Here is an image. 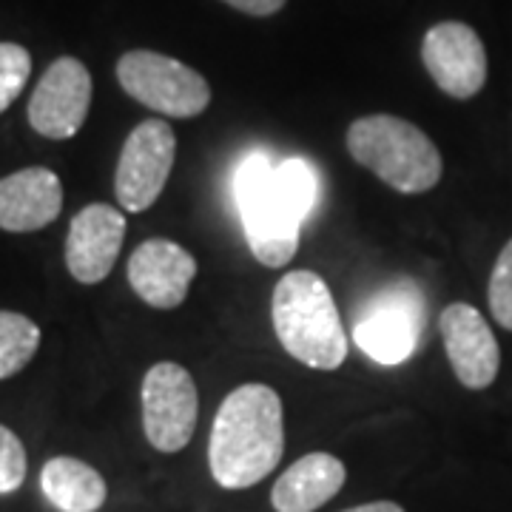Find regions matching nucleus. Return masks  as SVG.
<instances>
[{
  "instance_id": "nucleus-23",
  "label": "nucleus",
  "mask_w": 512,
  "mask_h": 512,
  "mask_svg": "<svg viewBox=\"0 0 512 512\" xmlns=\"http://www.w3.org/2000/svg\"><path fill=\"white\" fill-rule=\"evenodd\" d=\"M342 512H404V507H399L396 501H370V504H359Z\"/></svg>"
},
{
  "instance_id": "nucleus-16",
  "label": "nucleus",
  "mask_w": 512,
  "mask_h": 512,
  "mask_svg": "<svg viewBox=\"0 0 512 512\" xmlns=\"http://www.w3.org/2000/svg\"><path fill=\"white\" fill-rule=\"evenodd\" d=\"M40 490L60 512H97L109 487L92 464L72 456H55L43 464Z\"/></svg>"
},
{
  "instance_id": "nucleus-10",
  "label": "nucleus",
  "mask_w": 512,
  "mask_h": 512,
  "mask_svg": "<svg viewBox=\"0 0 512 512\" xmlns=\"http://www.w3.org/2000/svg\"><path fill=\"white\" fill-rule=\"evenodd\" d=\"M424 69L441 92L470 100L487 83V52L473 26L444 20L436 23L421 43Z\"/></svg>"
},
{
  "instance_id": "nucleus-9",
  "label": "nucleus",
  "mask_w": 512,
  "mask_h": 512,
  "mask_svg": "<svg viewBox=\"0 0 512 512\" xmlns=\"http://www.w3.org/2000/svg\"><path fill=\"white\" fill-rule=\"evenodd\" d=\"M92 106V74L77 57H57L29 100V123L49 140L74 137Z\"/></svg>"
},
{
  "instance_id": "nucleus-18",
  "label": "nucleus",
  "mask_w": 512,
  "mask_h": 512,
  "mask_svg": "<svg viewBox=\"0 0 512 512\" xmlns=\"http://www.w3.org/2000/svg\"><path fill=\"white\" fill-rule=\"evenodd\" d=\"M274 188L276 197L282 205L291 211L299 222L313 211L316 205V194H319V183H316V171L305 160H285L274 168Z\"/></svg>"
},
{
  "instance_id": "nucleus-20",
  "label": "nucleus",
  "mask_w": 512,
  "mask_h": 512,
  "mask_svg": "<svg viewBox=\"0 0 512 512\" xmlns=\"http://www.w3.org/2000/svg\"><path fill=\"white\" fill-rule=\"evenodd\" d=\"M490 311L501 328L512 330V239L501 248L490 276Z\"/></svg>"
},
{
  "instance_id": "nucleus-19",
  "label": "nucleus",
  "mask_w": 512,
  "mask_h": 512,
  "mask_svg": "<svg viewBox=\"0 0 512 512\" xmlns=\"http://www.w3.org/2000/svg\"><path fill=\"white\" fill-rule=\"evenodd\" d=\"M32 74V57L18 43H0V114L23 92Z\"/></svg>"
},
{
  "instance_id": "nucleus-2",
  "label": "nucleus",
  "mask_w": 512,
  "mask_h": 512,
  "mask_svg": "<svg viewBox=\"0 0 512 512\" xmlns=\"http://www.w3.org/2000/svg\"><path fill=\"white\" fill-rule=\"evenodd\" d=\"M274 330L282 348L313 370H336L348 356L342 316L328 282L313 271H291L274 288Z\"/></svg>"
},
{
  "instance_id": "nucleus-3",
  "label": "nucleus",
  "mask_w": 512,
  "mask_h": 512,
  "mask_svg": "<svg viewBox=\"0 0 512 512\" xmlns=\"http://www.w3.org/2000/svg\"><path fill=\"white\" fill-rule=\"evenodd\" d=\"M350 157L402 194H424L441 180V154L419 126L393 114L359 117L348 128Z\"/></svg>"
},
{
  "instance_id": "nucleus-17",
  "label": "nucleus",
  "mask_w": 512,
  "mask_h": 512,
  "mask_svg": "<svg viewBox=\"0 0 512 512\" xmlns=\"http://www.w3.org/2000/svg\"><path fill=\"white\" fill-rule=\"evenodd\" d=\"M40 348V328L29 316L0 311V379H9L35 359Z\"/></svg>"
},
{
  "instance_id": "nucleus-8",
  "label": "nucleus",
  "mask_w": 512,
  "mask_h": 512,
  "mask_svg": "<svg viewBox=\"0 0 512 512\" xmlns=\"http://www.w3.org/2000/svg\"><path fill=\"white\" fill-rule=\"evenodd\" d=\"M177 157V137L165 120H143L128 134L126 146L120 151V163L114 174L117 202L140 214L151 208L163 194L168 174Z\"/></svg>"
},
{
  "instance_id": "nucleus-4",
  "label": "nucleus",
  "mask_w": 512,
  "mask_h": 512,
  "mask_svg": "<svg viewBox=\"0 0 512 512\" xmlns=\"http://www.w3.org/2000/svg\"><path fill=\"white\" fill-rule=\"evenodd\" d=\"M274 168L265 154L245 157L234 174V197L251 254L268 268H282L299 248L302 222L276 197Z\"/></svg>"
},
{
  "instance_id": "nucleus-1",
  "label": "nucleus",
  "mask_w": 512,
  "mask_h": 512,
  "mask_svg": "<svg viewBox=\"0 0 512 512\" xmlns=\"http://www.w3.org/2000/svg\"><path fill=\"white\" fill-rule=\"evenodd\" d=\"M285 453L282 399L268 384H242L217 410L208 467L222 490H248L271 476Z\"/></svg>"
},
{
  "instance_id": "nucleus-21",
  "label": "nucleus",
  "mask_w": 512,
  "mask_h": 512,
  "mask_svg": "<svg viewBox=\"0 0 512 512\" xmlns=\"http://www.w3.org/2000/svg\"><path fill=\"white\" fill-rule=\"evenodd\" d=\"M26 470H29V461H26L23 441L9 427L0 424V495L15 493L26 481Z\"/></svg>"
},
{
  "instance_id": "nucleus-15",
  "label": "nucleus",
  "mask_w": 512,
  "mask_h": 512,
  "mask_svg": "<svg viewBox=\"0 0 512 512\" xmlns=\"http://www.w3.org/2000/svg\"><path fill=\"white\" fill-rule=\"evenodd\" d=\"M348 481L345 464L330 453H308L276 478L271 507L276 512H316Z\"/></svg>"
},
{
  "instance_id": "nucleus-5",
  "label": "nucleus",
  "mask_w": 512,
  "mask_h": 512,
  "mask_svg": "<svg viewBox=\"0 0 512 512\" xmlns=\"http://www.w3.org/2000/svg\"><path fill=\"white\" fill-rule=\"evenodd\" d=\"M117 80L128 97L165 117H197L211 103V86L200 72L160 52H126L117 60Z\"/></svg>"
},
{
  "instance_id": "nucleus-7",
  "label": "nucleus",
  "mask_w": 512,
  "mask_h": 512,
  "mask_svg": "<svg viewBox=\"0 0 512 512\" xmlns=\"http://www.w3.org/2000/svg\"><path fill=\"white\" fill-rule=\"evenodd\" d=\"M197 384L177 362H157L143 379V430L160 453H180L197 430Z\"/></svg>"
},
{
  "instance_id": "nucleus-11",
  "label": "nucleus",
  "mask_w": 512,
  "mask_h": 512,
  "mask_svg": "<svg viewBox=\"0 0 512 512\" xmlns=\"http://www.w3.org/2000/svg\"><path fill=\"white\" fill-rule=\"evenodd\" d=\"M439 330L458 382L470 390L490 387L501 367V350L487 319L473 305L456 302L441 311Z\"/></svg>"
},
{
  "instance_id": "nucleus-13",
  "label": "nucleus",
  "mask_w": 512,
  "mask_h": 512,
  "mask_svg": "<svg viewBox=\"0 0 512 512\" xmlns=\"http://www.w3.org/2000/svg\"><path fill=\"white\" fill-rule=\"evenodd\" d=\"M197 276V259L171 239H146L128 259V282L134 293L160 311L183 305Z\"/></svg>"
},
{
  "instance_id": "nucleus-6",
  "label": "nucleus",
  "mask_w": 512,
  "mask_h": 512,
  "mask_svg": "<svg viewBox=\"0 0 512 512\" xmlns=\"http://www.w3.org/2000/svg\"><path fill=\"white\" fill-rule=\"evenodd\" d=\"M424 330V293L416 282H393L370 296L353 325L362 353L379 365H402L419 348Z\"/></svg>"
},
{
  "instance_id": "nucleus-12",
  "label": "nucleus",
  "mask_w": 512,
  "mask_h": 512,
  "mask_svg": "<svg viewBox=\"0 0 512 512\" xmlns=\"http://www.w3.org/2000/svg\"><path fill=\"white\" fill-rule=\"evenodd\" d=\"M126 237V217L103 202L86 205L69 225L66 268L83 285H97L111 274Z\"/></svg>"
},
{
  "instance_id": "nucleus-22",
  "label": "nucleus",
  "mask_w": 512,
  "mask_h": 512,
  "mask_svg": "<svg viewBox=\"0 0 512 512\" xmlns=\"http://www.w3.org/2000/svg\"><path fill=\"white\" fill-rule=\"evenodd\" d=\"M228 6H234L237 12H245V15H254V18H268V15H276L285 0H222Z\"/></svg>"
},
{
  "instance_id": "nucleus-14",
  "label": "nucleus",
  "mask_w": 512,
  "mask_h": 512,
  "mask_svg": "<svg viewBox=\"0 0 512 512\" xmlns=\"http://www.w3.org/2000/svg\"><path fill=\"white\" fill-rule=\"evenodd\" d=\"M63 185L49 168H23L0 180V228L12 234L40 231L60 217Z\"/></svg>"
}]
</instances>
